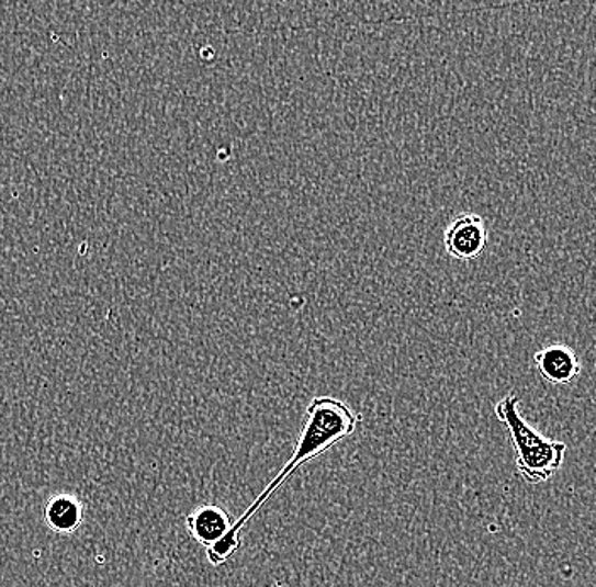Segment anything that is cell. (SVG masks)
I'll use <instances>...</instances> for the list:
<instances>
[{
	"label": "cell",
	"instance_id": "obj_4",
	"mask_svg": "<svg viewBox=\"0 0 596 587\" xmlns=\"http://www.w3.org/2000/svg\"><path fill=\"white\" fill-rule=\"evenodd\" d=\"M533 362H536L539 374L548 383L558 384V386L574 383L583 370L576 352L563 343L546 346L541 351L536 352Z\"/></svg>",
	"mask_w": 596,
	"mask_h": 587
},
{
	"label": "cell",
	"instance_id": "obj_2",
	"mask_svg": "<svg viewBox=\"0 0 596 587\" xmlns=\"http://www.w3.org/2000/svg\"><path fill=\"white\" fill-rule=\"evenodd\" d=\"M348 403L334 396H315L305 411L304 427L293 449V461L299 465L314 461L342 440L349 439L361 424Z\"/></svg>",
	"mask_w": 596,
	"mask_h": 587
},
{
	"label": "cell",
	"instance_id": "obj_5",
	"mask_svg": "<svg viewBox=\"0 0 596 587\" xmlns=\"http://www.w3.org/2000/svg\"><path fill=\"white\" fill-rule=\"evenodd\" d=\"M185 524L195 542L201 543L205 549H211L229 533L234 520L223 506L201 505L187 515Z\"/></svg>",
	"mask_w": 596,
	"mask_h": 587
},
{
	"label": "cell",
	"instance_id": "obj_3",
	"mask_svg": "<svg viewBox=\"0 0 596 587\" xmlns=\"http://www.w3.org/2000/svg\"><path fill=\"white\" fill-rule=\"evenodd\" d=\"M488 230L479 214L456 215L445 230V248L458 261H473L485 251Z\"/></svg>",
	"mask_w": 596,
	"mask_h": 587
},
{
	"label": "cell",
	"instance_id": "obj_6",
	"mask_svg": "<svg viewBox=\"0 0 596 587\" xmlns=\"http://www.w3.org/2000/svg\"><path fill=\"white\" fill-rule=\"evenodd\" d=\"M45 520L53 532L59 533V535H70V533L77 532L82 524V501L68 493L52 496L45 506Z\"/></svg>",
	"mask_w": 596,
	"mask_h": 587
},
{
	"label": "cell",
	"instance_id": "obj_1",
	"mask_svg": "<svg viewBox=\"0 0 596 587\" xmlns=\"http://www.w3.org/2000/svg\"><path fill=\"white\" fill-rule=\"evenodd\" d=\"M495 415L508 430L517 470L527 483H546L561 470L567 452L566 443L548 439L533 429L520 414L519 396L514 393L504 396L495 405Z\"/></svg>",
	"mask_w": 596,
	"mask_h": 587
}]
</instances>
